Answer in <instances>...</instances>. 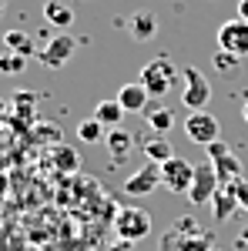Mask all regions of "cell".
<instances>
[{"mask_svg": "<svg viewBox=\"0 0 248 251\" xmlns=\"http://www.w3.org/2000/svg\"><path fill=\"white\" fill-rule=\"evenodd\" d=\"M218 50H228L238 57H248V20L235 17L218 27Z\"/></svg>", "mask_w": 248, "mask_h": 251, "instance_id": "cell-8", "label": "cell"}, {"mask_svg": "<svg viewBox=\"0 0 248 251\" xmlns=\"http://www.w3.org/2000/svg\"><path fill=\"white\" fill-rule=\"evenodd\" d=\"M218 188H221V181H218V174L211 168V161H205V164L194 168V177H191V188H188V201L191 204H211V198L218 194Z\"/></svg>", "mask_w": 248, "mask_h": 251, "instance_id": "cell-4", "label": "cell"}, {"mask_svg": "<svg viewBox=\"0 0 248 251\" xmlns=\"http://www.w3.org/2000/svg\"><path fill=\"white\" fill-rule=\"evenodd\" d=\"M144 114H148V124H151L158 134H165V131H171V127H174V114L168 111V107H151V104H148Z\"/></svg>", "mask_w": 248, "mask_h": 251, "instance_id": "cell-21", "label": "cell"}, {"mask_svg": "<svg viewBox=\"0 0 248 251\" xmlns=\"http://www.w3.org/2000/svg\"><path fill=\"white\" fill-rule=\"evenodd\" d=\"M235 198H238V208L248 211V177H238L235 181Z\"/></svg>", "mask_w": 248, "mask_h": 251, "instance_id": "cell-25", "label": "cell"}, {"mask_svg": "<svg viewBox=\"0 0 248 251\" xmlns=\"http://www.w3.org/2000/svg\"><path fill=\"white\" fill-rule=\"evenodd\" d=\"M208 161H211V168H215L221 184H235L242 177V161L228 151V144H221V141L208 144Z\"/></svg>", "mask_w": 248, "mask_h": 251, "instance_id": "cell-5", "label": "cell"}, {"mask_svg": "<svg viewBox=\"0 0 248 251\" xmlns=\"http://www.w3.org/2000/svg\"><path fill=\"white\" fill-rule=\"evenodd\" d=\"M44 17H47L51 27H64L67 30L74 24V10L67 3H60V0H44Z\"/></svg>", "mask_w": 248, "mask_h": 251, "instance_id": "cell-17", "label": "cell"}, {"mask_svg": "<svg viewBox=\"0 0 248 251\" xmlns=\"http://www.w3.org/2000/svg\"><path fill=\"white\" fill-rule=\"evenodd\" d=\"M51 157H54V168H57L60 174H74V171H81V154H77L71 144H57Z\"/></svg>", "mask_w": 248, "mask_h": 251, "instance_id": "cell-18", "label": "cell"}, {"mask_svg": "<svg viewBox=\"0 0 248 251\" xmlns=\"http://www.w3.org/2000/svg\"><path fill=\"white\" fill-rule=\"evenodd\" d=\"M34 100H37V97L30 94V91H17L14 100H10V111L20 114V121H30V117H34Z\"/></svg>", "mask_w": 248, "mask_h": 251, "instance_id": "cell-22", "label": "cell"}, {"mask_svg": "<svg viewBox=\"0 0 248 251\" xmlns=\"http://www.w3.org/2000/svg\"><path fill=\"white\" fill-rule=\"evenodd\" d=\"M128 34H131L134 40H151L154 34H158V17H154V14H144V10L131 14V17H128Z\"/></svg>", "mask_w": 248, "mask_h": 251, "instance_id": "cell-13", "label": "cell"}, {"mask_svg": "<svg viewBox=\"0 0 248 251\" xmlns=\"http://www.w3.org/2000/svg\"><path fill=\"white\" fill-rule=\"evenodd\" d=\"M242 117H245V124H248V100H245V107H242Z\"/></svg>", "mask_w": 248, "mask_h": 251, "instance_id": "cell-30", "label": "cell"}, {"mask_svg": "<svg viewBox=\"0 0 248 251\" xmlns=\"http://www.w3.org/2000/svg\"><path fill=\"white\" fill-rule=\"evenodd\" d=\"M104 144H108V151H111V157H114V161H124V157L131 154L134 137L128 134L124 127H111V131H108V137H104Z\"/></svg>", "mask_w": 248, "mask_h": 251, "instance_id": "cell-15", "label": "cell"}, {"mask_svg": "<svg viewBox=\"0 0 248 251\" xmlns=\"http://www.w3.org/2000/svg\"><path fill=\"white\" fill-rule=\"evenodd\" d=\"M3 7H7V0H0V14H3Z\"/></svg>", "mask_w": 248, "mask_h": 251, "instance_id": "cell-31", "label": "cell"}, {"mask_svg": "<svg viewBox=\"0 0 248 251\" xmlns=\"http://www.w3.org/2000/svg\"><path fill=\"white\" fill-rule=\"evenodd\" d=\"M238 17L248 20V0H238Z\"/></svg>", "mask_w": 248, "mask_h": 251, "instance_id": "cell-28", "label": "cell"}, {"mask_svg": "<svg viewBox=\"0 0 248 251\" xmlns=\"http://www.w3.org/2000/svg\"><path fill=\"white\" fill-rule=\"evenodd\" d=\"M114 231H117V241H141V238H148L151 234V214L144 211V208H121L114 214Z\"/></svg>", "mask_w": 248, "mask_h": 251, "instance_id": "cell-2", "label": "cell"}, {"mask_svg": "<svg viewBox=\"0 0 248 251\" xmlns=\"http://www.w3.org/2000/svg\"><path fill=\"white\" fill-rule=\"evenodd\" d=\"M238 245H248V228L242 231V238H238Z\"/></svg>", "mask_w": 248, "mask_h": 251, "instance_id": "cell-29", "label": "cell"}, {"mask_svg": "<svg viewBox=\"0 0 248 251\" xmlns=\"http://www.w3.org/2000/svg\"><path fill=\"white\" fill-rule=\"evenodd\" d=\"M7 117H10V100H7V97H0V124H3Z\"/></svg>", "mask_w": 248, "mask_h": 251, "instance_id": "cell-26", "label": "cell"}, {"mask_svg": "<svg viewBox=\"0 0 248 251\" xmlns=\"http://www.w3.org/2000/svg\"><path fill=\"white\" fill-rule=\"evenodd\" d=\"M108 251H134V248H131V241H117V245H111Z\"/></svg>", "mask_w": 248, "mask_h": 251, "instance_id": "cell-27", "label": "cell"}, {"mask_svg": "<svg viewBox=\"0 0 248 251\" xmlns=\"http://www.w3.org/2000/svg\"><path fill=\"white\" fill-rule=\"evenodd\" d=\"M218 131H221V124H218V117L208 114V111H191L188 121H185V134H188V141L205 144V148L218 141Z\"/></svg>", "mask_w": 248, "mask_h": 251, "instance_id": "cell-7", "label": "cell"}, {"mask_svg": "<svg viewBox=\"0 0 248 251\" xmlns=\"http://www.w3.org/2000/svg\"><path fill=\"white\" fill-rule=\"evenodd\" d=\"M191 177H194V164H188L185 157H171L161 164V188H168L171 194H188Z\"/></svg>", "mask_w": 248, "mask_h": 251, "instance_id": "cell-6", "label": "cell"}, {"mask_svg": "<svg viewBox=\"0 0 248 251\" xmlns=\"http://www.w3.org/2000/svg\"><path fill=\"white\" fill-rule=\"evenodd\" d=\"M104 131H108V127H104L97 117H87V121H81V124H77V137H81L84 144H97L101 137H108Z\"/></svg>", "mask_w": 248, "mask_h": 251, "instance_id": "cell-20", "label": "cell"}, {"mask_svg": "<svg viewBox=\"0 0 248 251\" xmlns=\"http://www.w3.org/2000/svg\"><path fill=\"white\" fill-rule=\"evenodd\" d=\"M181 74H185V94H181L185 107H188V111H205V107H208V100H211L208 77H205L198 67H185Z\"/></svg>", "mask_w": 248, "mask_h": 251, "instance_id": "cell-3", "label": "cell"}, {"mask_svg": "<svg viewBox=\"0 0 248 251\" xmlns=\"http://www.w3.org/2000/svg\"><path fill=\"white\" fill-rule=\"evenodd\" d=\"M148 87L144 84H124L121 91H117V104L124 107V114H141V111H148Z\"/></svg>", "mask_w": 248, "mask_h": 251, "instance_id": "cell-11", "label": "cell"}, {"mask_svg": "<svg viewBox=\"0 0 248 251\" xmlns=\"http://www.w3.org/2000/svg\"><path fill=\"white\" fill-rule=\"evenodd\" d=\"M94 117L104 124V127H121L124 124V107L117 104V97H108L94 107Z\"/></svg>", "mask_w": 248, "mask_h": 251, "instance_id": "cell-16", "label": "cell"}, {"mask_svg": "<svg viewBox=\"0 0 248 251\" xmlns=\"http://www.w3.org/2000/svg\"><path fill=\"white\" fill-rule=\"evenodd\" d=\"M144 154H148V161H151V164H158V168H161L165 161H171V157H174V151H171V144H168L165 137H151V141L144 144Z\"/></svg>", "mask_w": 248, "mask_h": 251, "instance_id": "cell-19", "label": "cell"}, {"mask_svg": "<svg viewBox=\"0 0 248 251\" xmlns=\"http://www.w3.org/2000/svg\"><path fill=\"white\" fill-rule=\"evenodd\" d=\"M238 208V198H235V184H221L218 194L211 198V214H215V221H228L231 214Z\"/></svg>", "mask_w": 248, "mask_h": 251, "instance_id": "cell-12", "label": "cell"}, {"mask_svg": "<svg viewBox=\"0 0 248 251\" xmlns=\"http://www.w3.org/2000/svg\"><path fill=\"white\" fill-rule=\"evenodd\" d=\"M3 47L10 50V54H17V57H34V54H40L37 47H34V37L30 34H24V30H7L3 34Z\"/></svg>", "mask_w": 248, "mask_h": 251, "instance_id": "cell-14", "label": "cell"}, {"mask_svg": "<svg viewBox=\"0 0 248 251\" xmlns=\"http://www.w3.org/2000/svg\"><path fill=\"white\" fill-rule=\"evenodd\" d=\"M74 50H77V40L71 37V34H60V37L47 40V47L40 50L37 57H40L44 67H64L67 60L74 57Z\"/></svg>", "mask_w": 248, "mask_h": 251, "instance_id": "cell-10", "label": "cell"}, {"mask_svg": "<svg viewBox=\"0 0 248 251\" xmlns=\"http://www.w3.org/2000/svg\"><path fill=\"white\" fill-rule=\"evenodd\" d=\"M178 77H181V71H178L168 57L148 60L144 71H141V84L148 87V94H151V97H165L174 87V80H178Z\"/></svg>", "mask_w": 248, "mask_h": 251, "instance_id": "cell-1", "label": "cell"}, {"mask_svg": "<svg viewBox=\"0 0 248 251\" xmlns=\"http://www.w3.org/2000/svg\"><path fill=\"white\" fill-rule=\"evenodd\" d=\"M158 184H161V168L148 161L144 168H138V171L124 181V194H128V198H148Z\"/></svg>", "mask_w": 248, "mask_h": 251, "instance_id": "cell-9", "label": "cell"}, {"mask_svg": "<svg viewBox=\"0 0 248 251\" xmlns=\"http://www.w3.org/2000/svg\"><path fill=\"white\" fill-rule=\"evenodd\" d=\"M211 64H215V67H218V71H221V74L228 77V74H235V71H238V64H242V57H238V54H228V50H215V57H211Z\"/></svg>", "mask_w": 248, "mask_h": 251, "instance_id": "cell-23", "label": "cell"}, {"mask_svg": "<svg viewBox=\"0 0 248 251\" xmlns=\"http://www.w3.org/2000/svg\"><path fill=\"white\" fill-rule=\"evenodd\" d=\"M24 67H27V57H17V54L7 50V54L0 57V77H14V74H20Z\"/></svg>", "mask_w": 248, "mask_h": 251, "instance_id": "cell-24", "label": "cell"}]
</instances>
